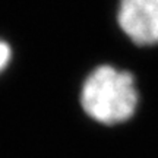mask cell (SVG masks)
Wrapping results in <instances>:
<instances>
[{
	"label": "cell",
	"mask_w": 158,
	"mask_h": 158,
	"mask_svg": "<svg viewBox=\"0 0 158 158\" xmlns=\"http://www.w3.org/2000/svg\"><path fill=\"white\" fill-rule=\"evenodd\" d=\"M138 101L133 76L106 64L91 72L81 92V104L85 113L104 124L129 120L138 107Z\"/></svg>",
	"instance_id": "cell-1"
},
{
	"label": "cell",
	"mask_w": 158,
	"mask_h": 158,
	"mask_svg": "<svg viewBox=\"0 0 158 158\" xmlns=\"http://www.w3.org/2000/svg\"><path fill=\"white\" fill-rule=\"evenodd\" d=\"M10 56H12V51L9 44H6L5 41H0V72L9 64Z\"/></svg>",
	"instance_id": "cell-3"
},
{
	"label": "cell",
	"mask_w": 158,
	"mask_h": 158,
	"mask_svg": "<svg viewBox=\"0 0 158 158\" xmlns=\"http://www.w3.org/2000/svg\"><path fill=\"white\" fill-rule=\"evenodd\" d=\"M117 21L135 44H158V0H120Z\"/></svg>",
	"instance_id": "cell-2"
}]
</instances>
